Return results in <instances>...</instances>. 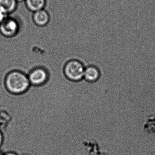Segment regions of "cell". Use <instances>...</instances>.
<instances>
[{
	"instance_id": "11",
	"label": "cell",
	"mask_w": 155,
	"mask_h": 155,
	"mask_svg": "<svg viewBox=\"0 0 155 155\" xmlns=\"http://www.w3.org/2000/svg\"><path fill=\"white\" fill-rule=\"evenodd\" d=\"M3 155H18L17 154V153H15L14 152H12V151H10V152H7L6 153L3 154Z\"/></svg>"
},
{
	"instance_id": "4",
	"label": "cell",
	"mask_w": 155,
	"mask_h": 155,
	"mask_svg": "<svg viewBox=\"0 0 155 155\" xmlns=\"http://www.w3.org/2000/svg\"><path fill=\"white\" fill-rule=\"evenodd\" d=\"M28 77L31 85L39 86L44 85L48 81L49 75L46 69L38 67L32 70Z\"/></svg>"
},
{
	"instance_id": "1",
	"label": "cell",
	"mask_w": 155,
	"mask_h": 155,
	"mask_svg": "<svg viewBox=\"0 0 155 155\" xmlns=\"http://www.w3.org/2000/svg\"><path fill=\"white\" fill-rule=\"evenodd\" d=\"M5 84L8 91L17 95L26 92L31 86L28 76L18 71H13L8 73Z\"/></svg>"
},
{
	"instance_id": "6",
	"label": "cell",
	"mask_w": 155,
	"mask_h": 155,
	"mask_svg": "<svg viewBox=\"0 0 155 155\" xmlns=\"http://www.w3.org/2000/svg\"><path fill=\"white\" fill-rule=\"evenodd\" d=\"M100 76L99 69L94 65H90L85 68L83 79L90 83H95L99 80Z\"/></svg>"
},
{
	"instance_id": "8",
	"label": "cell",
	"mask_w": 155,
	"mask_h": 155,
	"mask_svg": "<svg viewBox=\"0 0 155 155\" xmlns=\"http://www.w3.org/2000/svg\"><path fill=\"white\" fill-rule=\"evenodd\" d=\"M25 4L27 8L32 12L44 9L46 7V0H26Z\"/></svg>"
},
{
	"instance_id": "2",
	"label": "cell",
	"mask_w": 155,
	"mask_h": 155,
	"mask_svg": "<svg viewBox=\"0 0 155 155\" xmlns=\"http://www.w3.org/2000/svg\"><path fill=\"white\" fill-rule=\"evenodd\" d=\"M20 28L19 20L12 13L7 16L0 24V34L5 38H12L18 35Z\"/></svg>"
},
{
	"instance_id": "5",
	"label": "cell",
	"mask_w": 155,
	"mask_h": 155,
	"mask_svg": "<svg viewBox=\"0 0 155 155\" xmlns=\"http://www.w3.org/2000/svg\"><path fill=\"white\" fill-rule=\"evenodd\" d=\"M32 19L35 25L40 27L47 26L50 20L49 13L45 9L33 12Z\"/></svg>"
},
{
	"instance_id": "9",
	"label": "cell",
	"mask_w": 155,
	"mask_h": 155,
	"mask_svg": "<svg viewBox=\"0 0 155 155\" xmlns=\"http://www.w3.org/2000/svg\"><path fill=\"white\" fill-rule=\"evenodd\" d=\"M8 16V15H6L4 12L0 10V24Z\"/></svg>"
},
{
	"instance_id": "14",
	"label": "cell",
	"mask_w": 155,
	"mask_h": 155,
	"mask_svg": "<svg viewBox=\"0 0 155 155\" xmlns=\"http://www.w3.org/2000/svg\"><path fill=\"white\" fill-rule=\"evenodd\" d=\"M3 155V154H2V153L1 152H0V155Z\"/></svg>"
},
{
	"instance_id": "7",
	"label": "cell",
	"mask_w": 155,
	"mask_h": 155,
	"mask_svg": "<svg viewBox=\"0 0 155 155\" xmlns=\"http://www.w3.org/2000/svg\"><path fill=\"white\" fill-rule=\"evenodd\" d=\"M18 4L16 0H0V10L9 15L16 11Z\"/></svg>"
},
{
	"instance_id": "3",
	"label": "cell",
	"mask_w": 155,
	"mask_h": 155,
	"mask_svg": "<svg viewBox=\"0 0 155 155\" xmlns=\"http://www.w3.org/2000/svg\"><path fill=\"white\" fill-rule=\"evenodd\" d=\"M85 67L77 60L69 61L65 64L64 73L66 78L73 81H78L84 78Z\"/></svg>"
},
{
	"instance_id": "10",
	"label": "cell",
	"mask_w": 155,
	"mask_h": 155,
	"mask_svg": "<svg viewBox=\"0 0 155 155\" xmlns=\"http://www.w3.org/2000/svg\"><path fill=\"white\" fill-rule=\"evenodd\" d=\"M3 140H4V137H3V134L0 130V148L3 145Z\"/></svg>"
},
{
	"instance_id": "13",
	"label": "cell",
	"mask_w": 155,
	"mask_h": 155,
	"mask_svg": "<svg viewBox=\"0 0 155 155\" xmlns=\"http://www.w3.org/2000/svg\"><path fill=\"white\" fill-rule=\"evenodd\" d=\"M21 155H31L30 154H28V153H24Z\"/></svg>"
},
{
	"instance_id": "12",
	"label": "cell",
	"mask_w": 155,
	"mask_h": 155,
	"mask_svg": "<svg viewBox=\"0 0 155 155\" xmlns=\"http://www.w3.org/2000/svg\"><path fill=\"white\" fill-rule=\"evenodd\" d=\"M25 1H26V0H16V1L18 2V3L25 2Z\"/></svg>"
}]
</instances>
